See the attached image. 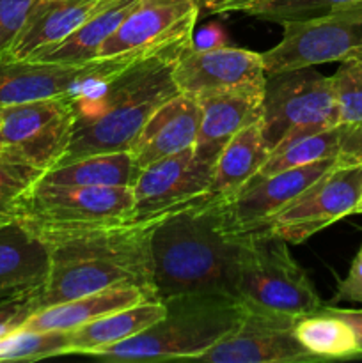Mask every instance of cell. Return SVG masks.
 Segmentation results:
<instances>
[{
    "mask_svg": "<svg viewBox=\"0 0 362 363\" xmlns=\"http://www.w3.org/2000/svg\"><path fill=\"white\" fill-rule=\"evenodd\" d=\"M41 174V170L0 156V220L16 218L25 194Z\"/></svg>",
    "mask_w": 362,
    "mask_h": 363,
    "instance_id": "f546056e",
    "label": "cell"
},
{
    "mask_svg": "<svg viewBox=\"0 0 362 363\" xmlns=\"http://www.w3.org/2000/svg\"><path fill=\"white\" fill-rule=\"evenodd\" d=\"M70 354V332L18 330L0 340V362H35Z\"/></svg>",
    "mask_w": 362,
    "mask_h": 363,
    "instance_id": "83f0119b",
    "label": "cell"
},
{
    "mask_svg": "<svg viewBox=\"0 0 362 363\" xmlns=\"http://www.w3.org/2000/svg\"><path fill=\"white\" fill-rule=\"evenodd\" d=\"M337 165H348L339 158L323 160L283 172L259 176L256 174L238 194L226 197L231 229L236 234L263 229L273 216L293 202L316 179Z\"/></svg>",
    "mask_w": 362,
    "mask_h": 363,
    "instance_id": "2e32d148",
    "label": "cell"
},
{
    "mask_svg": "<svg viewBox=\"0 0 362 363\" xmlns=\"http://www.w3.org/2000/svg\"><path fill=\"white\" fill-rule=\"evenodd\" d=\"M231 294L245 308L291 318L325 305L307 272L287 250V241L266 229L243 234Z\"/></svg>",
    "mask_w": 362,
    "mask_h": 363,
    "instance_id": "5b68a950",
    "label": "cell"
},
{
    "mask_svg": "<svg viewBox=\"0 0 362 363\" xmlns=\"http://www.w3.org/2000/svg\"><path fill=\"white\" fill-rule=\"evenodd\" d=\"M337 303H357L362 307V245L351 261L346 277L337 284L336 293H334L330 303L327 305Z\"/></svg>",
    "mask_w": 362,
    "mask_h": 363,
    "instance_id": "836d02e7",
    "label": "cell"
},
{
    "mask_svg": "<svg viewBox=\"0 0 362 363\" xmlns=\"http://www.w3.org/2000/svg\"><path fill=\"white\" fill-rule=\"evenodd\" d=\"M137 2L138 0H105L66 41L34 60L62 64H84L96 60L103 43L121 27Z\"/></svg>",
    "mask_w": 362,
    "mask_h": 363,
    "instance_id": "484cf974",
    "label": "cell"
},
{
    "mask_svg": "<svg viewBox=\"0 0 362 363\" xmlns=\"http://www.w3.org/2000/svg\"><path fill=\"white\" fill-rule=\"evenodd\" d=\"M165 314L131 339L94 351L110 362L197 360L229 335L245 307L226 293H188L163 298Z\"/></svg>",
    "mask_w": 362,
    "mask_h": 363,
    "instance_id": "277c9868",
    "label": "cell"
},
{
    "mask_svg": "<svg viewBox=\"0 0 362 363\" xmlns=\"http://www.w3.org/2000/svg\"><path fill=\"white\" fill-rule=\"evenodd\" d=\"M148 300H156V298L148 289H142V287H112V289L98 291V293L75 298V300L39 308L20 330H39V332L60 330V332H71V330L87 325V323L94 321V319L112 314V312L123 311V308L133 307V305Z\"/></svg>",
    "mask_w": 362,
    "mask_h": 363,
    "instance_id": "7402d4cb",
    "label": "cell"
},
{
    "mask_svg": "<svg viewBox=\"0 0 362 363\" xmlns=\"http://www.w3.org/2000/svg\"><path fill=\"white\" fill-rule=\"evenodd\" d=\"M105 0H35L7 53L38 59L66 41Z\"/></svg>",
    "mask_w": 362,
    "mask_h": 363,
    "instance_id": "d6986e66",
    "label": "cell"
},
{
    "mask_svg": "<svg viewBox=\"0 0 362 363\" xmlns=\"http://www.w3.org/2000/svg\"><path fill=\"white\" fill-rule=\"evenodd\" d=\"M261 0H213L212 4L202 9L201 14H224V13H241L252 4H258Z\"/></svg>",
    "mask_w": 362,
    "mask_h": 363,
    "instance_id": "d590c367",
    "label": "cell"
},
{
    "mask_svg": "<svg viewBox=\"0 0 362 363\" xmlns=\"http://www.w3.org/2000/svg\"><path fill=\"white\" fill-rule=\"evenodd\" d=\"M73 121V96H55L2 108L4 156L41 172L53 169L70 147Z\"/></svg>",
    "mask_w": 362,
    "mask_h": 363,
    "instance_id": "9c48e42d",
    "label": "cell"
},
{
    "mask_svg": "<svg viewBox=\"0 0 362 363\" xmlns=\"http://www.w3.org/2000/svg\"><path fill=\"white\" fill-rule=\"evenodd\" d=\"M266 73L329 62H362V2L325 16L283 23V38L261 53Z\"/></svg>",
    "mask_w": 362,
    "mask_h": 363,
    "instance_id": "ba28073f",
    "label": "cell"
},
{
    "mask_svg": "<svg viewBox=\"0 0 362 363\" xmlns=\"http://www.w3.org/2000/svg\"><path fill=\"white\" fill-rule=\"evenodd\" d=\"M199 0H138L121 27L98 50L96 59L138 57L194 35Z\"/></svg>",
    "mask_w": 362,
    "mask_h": 363,
    "instance_id": "5bb4252c",
    "label": "cell"
},
{
    "mask_svg": "<svg viewBox=\"0 0 362 363\" xmlns=\"http://www.w3.org/2000/svg\"><path fill=\"white\" fill-rule=\"evenodd\" d=\"M355 215H362V194H361V199H358L357 208H355Z\"/></svg>",
    "mask_w": 362,
    "mask_h": 363,
    "instance_id": "74e56055",
    "label": "cell"
},
{
    "mask_svg": "<svg viewBox=\"0 0 362 363\" xmlns=\"http://www.w3.org/2000/svg\"><path fill=\"white\" fill-rule=\"evenodd\" d=\"M270 149L261 130V119L238 131L222 152L213 169L209 194L233 197L241 190L268 160Z\"/></svg>",
    "mask_w": 362,
    "mask_h": 363,
    "instance_id": "cb8c5ba5",
    "label": "cell"
},
{
    "mask_svg": "<svg viewBox=\"0 0 362 363\" xmlns=\"http://www.w3.org/2000/svg\"><path fill=\"white\" fill-rule=\"evenodd\" d=\"M35 0H0V53L7 52Z\"/></svg>",
    "mask_w": 362,
    "mask_h": 363,
    "instance_id": "d6a6232c",
    "label": "cell"
},
{
    "mask_svg": "<svg viewBox=\"0 0 362 363\" xmlns=\"http://www.w3.org/2000/svg\"><path fill=\"white\" fill-rule=\"evenodd\" d=\"M172 78L177 91L194 99L222 92L263 94L266 69L258 52L227 45L197 50L190 45L174 64Z\"/></svg>",
    "mask_w": 362,
    "mask_h": 363,
    "instance_id": "7c38bea8",
    "label": "cell"
},
{
    "mask_svg": "<svg viewBox=\"0 0 362 363\" xmlns=\"http://www.w3.org/2000/svg\"><path fill=\"white\" fill-rule=\"evenodd\" d=\"M330 80L341 123L362 126V62L341 64Z\"/></svg>",
    "mask_w": 362,
    "mask_h": 363,
    "instance_id": "4dcf8cb0",
    "label": "cell"
},
{
    "mask_svg": "<svg viewBox=\"0 0 362 363\" xmlns=\"http://www.w3.org/2000/svg\"><path fill=\"white\" fill-rule=\"evenodd\" d=\"M45 241L133 220L130 186H52L35 181L18 216Z\"/></svg>",
    "mask_w": 362,
    "mask_h": 363,
    "instance_id": "8992f818",
    "label": "cell"
},
{
    "mask_svg": "<svg viewBox=\"0 0 362 363\" xmlns=\"http://www.w3.org/2000/svg\"><path fill=\"white\" fill-rule=\"evenodd\" d=\"M141 169L128 151L99 152L62 163L41 174L38 183L52 186H133Z\"/></svg>",
    "mask_w": 362,
    "mask_h": 363,
    "instance_id": "d4e9b609",
    "label": "cell"
},
{
    "mask_svg": "<svg viewBox=\"0 0 362 363\" xmlns=\"http://www.w3.org/2000/svg\"><path fill=\"white\" fill-rule=\"evenodd\" d=\"M156 220L46 241L50 269L41 291V308L119 286L142 287L156 298L149 250Z\"/></svg>",
    "mask_w": 362,
    "mask_h": 363,
    "instance_id": "3957f363",
    "label": "cell"
},
{
    "mask_svg": "<svg viewBox=\"0 0 362 363\" xmlns=\"http://www.w3.org/2000/svg\"><path fill=\"white\" fill-rule=\"evenodd\" d=\"M215 165L199 158L194 147L141 169L133 191V220L148 222L209 194Z\"/></svg>",
    "mask_w": 362,
    "mask_h": 363,
    "instance_id": "4fadbf2b",
    "label": "cell"
},
{
    "mask_svg": "<svg viewBox=\"0 0 362 363\" xmlns=\"http://www.w3.org/2000/svg\"><path fill=\"white\" fill-rule=\"evenodd\" d=\"M339 123L330 77H323L312 66L266 73L261 130L270 152Z\"/></svg>",
    "mask_w": 362,
    "mask_h": 363,
    "instance_id": "52a82bcc",
    "label": "cell"
},
{
    "mask_svg": "<svg viewBox=\"0 0 362 363\" xmlns=\"http://www.w3.org/2000/svg\"><path fill=\"white\" fill-rule=\"evenodd\" d=\"M165 314L160 300H148L133 307L112 312L70 332V354H87L131 339Z\"/></svg>",
    "mask_w": 362,
    "mask_h": 363,
    "instance_id": "603a6c76",
    "label": "cell"
},
{
    "mask_svg": "<svg viewBox=\"0 0 362 363\" xmlns=\"http://www.w3.org/2000/svg\"><path fill=\"white\" fill-rule=\"evenodd\" d=\"M190 45L192 38L180 39L144 53L75 94L73 135L59 165L99 152L126 151L149 117L180 94L174 64Z\"/></svg>",
    "mask_w": 362,
    "mask_h": 363,
    "instance_id": "6da1fadb",
    "label": "cell"
},
{
    "mask_svg": "<svg viewBox=\"0 0 362 363\" xmlns=\"http://www.w3.org/2000/svg\"><path fill=\"white\" fill-rule=\"evenodd\" d=\"M50 247L20 218L0 220V300L43 291Z\"/></svg>",
    "mask_w": 362,
    "mask_h": 363,
    "instance_id": "ac0fdd59",
    "label": "cell"
},
{
    "mask_svg": "<svg viewBox=\"0 0 362 363\" xmlns=\"http://www.w3.org/2000/svg\"><path fill=\"white\" fill-rule=\"evenodd\" d=\"M41 308V291L0 300V340L18 332Z\"/></svg>",
    "mask_w": 362,
    "mask_h": 363,
    "instance_id": "1f68e13d",
    "label": "cell"
},
{
    "mask_svg": "<svg viewBox=\"0 0 362 363\" xmlns=\"http://www.w3.org/2000/svg\"><path fill=\"white\" fill-rule=\"evenodd\" d=\"M213 0H199V6H201V13H202V9H204L206 6H208V4H212Z\"/></svg>",
    "mask_w": 362,
    "mask_h": 363,
    "instance_id": "f35d334b",
    "label": "cell"
},
{
    "mask_svg": "<svg viewBox=\"0 0 362 363\" xmlns=\"http://www.w3.org/2000/svg\"><path fill=\"white\" fill-rule=\"evenodd\" d=\"M362 0H261L252 4L241 13L270 23H287V21H305L325 16L343 7L353 6Z\"/></svg>",
    "mask_w": 362,
    "mask_h": 363,
    "instance_id": "f1b7e54d",
    "label": "cell"
},
{
    "mask_svg": "<svg viewBox=\"0 0 362 363\" xmlns=\"http://www.w3.org/2000/svg\"><path fill=\"white\" fill-rule=\"evenodd\" d=\"M201 119V103L190 96L180 92L163 103L128 147L138 169L194 147Z\"/></svg>",
    "mask_w": 362,
    "mask_h": 363,
    "instance_id": "e0dca14e",
    "label": "cell"
},
{
    "mask_svg": "<svg viewBox=\"0 0 362 363\" xmlns=\"http://www.w3.org/2000/svg\"><path fill=\"white\" fill-rule=\"evenodd\" d=\"M327 311H330L332 314L343 318L348 325L353 328L355 335H357L358 346L362 350V307L361 308H344V307H336V305H325Z\"/></svg>",
    "mask_w": 362,
    "mask_h": 363,
    "instance_id": "8d00e7d4",
    "label": "cell"
},
{
    "mask_svg": "<svg viewBox=\"0 0 362 363\" xmlns=\"http://www.w3.org/2000/svg\"><path fill=\"white\" fill-rule=\"evenodd\" d=\"M291 315L245 308L240 325L209 347L197 362L206 363H314L295 335Z\"/></svg>",
    "mask_w": 362,
    "mask_h": 363,
    "instance_id": "9a60e30c",
    "label": "cell"
},
{
    "mask_svg": "<svg viewBox=\"0 0 362 363\" xmlns=\"http://www.w3.org/2000/svg\"><path fill=\"white\" fill-rule=\"evenodd\" d=\"M192 46L197 50H212L226 46V32L219 23H209L192 35Z\"/></svg>",
    "mask_w": 362,
    "mask_h": 363,
    "instance_id": "e575fe53",
    "label": "cell"
},
{
    "mask_svg": "<svg viewBox=\"0 0 362 363\" xmlns=\"http://www.w3.org/2000/svg\"><path fill=\"white\" fill-rule=\"evenodd\" d=\"M241 241L243 234L229 225L226 197L208 194L160 216L149 238L156 300L188 293L231 294Z\"/></svg>",
    "mask_w": 362,
    "mask_h": 363,
    "instance_id": "7a4b0ae2",
    "label": "cell"
},
{
    "mask_svg": "<svg viewBox=\"0 0 362 363\" xmlns=\"http://www.w3.org/2000/svg\"><path fill=\"white\" fill-rule=\"evenodd\" d=\"M293 330L298 342L319 362L362 358L353 328L343 318L327 311L325 305L322 311L295 319Z\"/></svg>",
    "mask_w": 362,
    "mask_h": 363,
    "instance_id": "4316f807",
    "label": "cell"
},
{
    "mask_svg": "<svg viewBox=\"0 0 362 363\" xmlns=\"http://www.w3.org/2000/svg\"><path fill=\"white\" fill-rule=\"evenodd\" d=\"M362 194V165H337L305 188L263 229L300 245L319 230L355 215Z\"/></svg>",
    "mask_w": 362,
    "mask_h": 363,
    "instance_id": "30bf717a",
    "label": "cell"
},
{
    "mask_svg": "<svg viewBox=\"0 0 362 363\" xmlns=\"http://www.w3.org/2000/svg\"><path fill=\"white\" fill-rule=\"evenodd\" d=\"M133 59L137 57L62 64L14 59L4 52L0 53V110L55 96H75Z\"/></svg>",
    "mask_w": 362,
    "mask_h": 363,
    "instance_id": "8fae6325",
    "label": "cell"
},
{
    "mask_svg": "<svg viewBox=\"0 0 362 363\" xmlns=\"http://www.w3.org/2000/svg\"><path fill=\"white\" fill-rule=\"evenodd\" d=\"M4 155V140H2V133H0V156Z\"/></svg>",
    "mask_w": 362,
    "mask_h": 363,
    "instance_id": "ab89813d",
    "label": "cell"
},
{
    "mask_svg": "<svg viewBox=\"0 0 362 363\" xmlns=\"http://www.w3.org/2000/svg\"><path fill=\"white\" fill-rule=\"evenodd\" d=\"M330 158H339L348 165H362L361 124L339 123L319 133L297 138L284 147L270 152L268 160L263 163L258 174L270 176Z\"/></svg>",
    "mask_w": 362,
    "mask_h": 363,
    "instance_id": "44dd1931",
    "label": "cell"
},
{
    "mask_svg": "<svg viewBox=\"0 0 362 363\" xmlns=\"http://www.w3.org/2000/svg\"><path fill=\"white\" fill-rule=\"evenodd\" d=\"M261 99L259 92H222L197 99L202 119L194 144L195 155L215 165L227 142L238 131L261 119Z\"/></svg>",
    "mask_w": 362,
    "mask_h": 363,
    "instance_id": "ffe728a7",
    "label": "cell"
}]
</instances>
